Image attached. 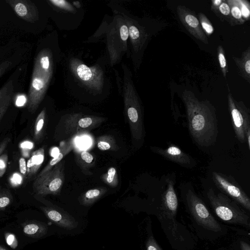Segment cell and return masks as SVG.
Here are the masks:
<instances>
[{"label": "cell", "mask_w": 250, "mask_h": 250, "mask_svg": "<svg viewBox=\"0 0 250 250\" xmlns=\"http://www.w3.org/2000/svg\"><path fill=\"white\" fill-rule=\"evenodd\" d=\"M19 168L21 174L23 178L27 177V163L24 157H21L19 161Z\"/></svg>", "instance_id": "cell-38"}, {"label": "cell", "mask_w": 250, "mask_h": 250, "mask_svg": "<svg viewBox=\"0 0 250 250\" xmlns=\"http://www.w3.org/2000/svg\"><path fill=\"white\" fill-rule=\"evenodd\" d=\"M53 5L71 12H74V7L70 3L64 0H50L49 1Z\"/></svg>", "instance_id": "cell-29"}, {"label": "cell", "mask_w": 250, "mask_h": 250, "mask_svg": "<svg viewBox=\"0 0 250 250\" xmlns=\"http://www.w3.org/2000/svg\"><path fill=\"white\" fill-rule=\"evenodd\" d=\"M64 161H61L48 171L37 176L33 183L35 193L41 195H57L64 182Z\"/></svg>", "instance_id": "cell-6"}, {"label": "cell", "mask_w": 250, "mask_h": 250, "mask_svg": "<svg viewBox=\"0 0 250 250\" xmlns=\"http://www.w3.org/2000/svg\"><path fill=\"white\" fill-rule=\"evenodd\" d=\"M228 105L232 125L237 140L245 143V135L250 131V110L242 101H236L228 87Z\"/></svg>", "instance_id": "cell-7"}, {"label": "cell", "mask_w": 250, "mask_h": 250, "mask_svg": "<svg viewBox=\"0 0 250 250\" xmlns=\"http://www.w3.org/2000/svg\"><path fill=\"white\" fill-rule=\"evenodd\" d=\"M179 187L184 195L189 211L196 223L206 229L214 232L221 231L220 224L209 211L204 202L196 194L190 183H181Z\"/></svg>", "instance_id": "cell-4"}, {"label": "cell", "mask_w": 250, "mask_h": 250, "mask_svg": "<svg viewBox=\"0 0 250 250\" xmlns=\"http://www.w3.org/2000/svg\"><path fill=\"white\" fill-rule=\"evenodd\" d=\"M240 7L244 20L248 19L250 15V6L247 0H239Z\"/></svg>", "instance_id": "cell-31"}, {"label": "cell", "mask_w": 250, "mask_h": 250, "mask_svg": "<svg viewBox=\"0 0 250 250\" xmlns=\"http://www.w3.org/2000/svg\"><path fill=\"white\" fill-rule=\"evenodd\" d=\"M70 69L83 84L90 89L100 91L104 84V72L99 66L89 67L78 59L73 58L70 61Z\"/></svg>", "instance_id": "cell-9"}, {"label": "cell", "mask_w": 250, "mask_h": 250, "mask_svg": "<svg viewBox=\"0 0 250 250\" xmlns=\"http://www.w3.org/2000/svg\"><path fill=\"white\" fill-rule=\"evenodd\" d=\"M212 7H217L221 3V2H222V0H212Z\"/></svg>", "instance_id": "cell-44"}, {"label": "cell", "mask_w": 250, "mask_h": 250, "mask_svg": "<svg viewBox=\"0 0 250 250\" xmlns=\"http://www.w3.org/2000/svg\"><path fill=\"white\" fill-rule=\"evenodd\" d=\"M94 159L93 155L86 151H81L77 153V162L84 168H87L88 166L91 167Z\"/></svg>", "instance_id": "cell-26"}, {"label": "cell", "mask_w": 250, "mask_h": 250, "mask_svg": "<svg viewBox=\"0 0 250 250\" xmlns=\"http://www.w3.org/2000/svg\"><path fill=\"white\" fill-rule=\"evenodd\" d=\"M53 74L51 52L45 49L37 56L28 94V108L35 112L43 100Z\"/></svg>", "instance_id": "cell-2"}, {"label": "cell", "mask_w": 250, "mask_h": 250, "mask_svg": "<svg viewBox=\"0 0 250 250\" xmlns=\"http://www.w3.org/2000/svg\"><path fill=\"white\" fill-rule=\"evenodd\" d=\"M40 230V227L34 224L27 225L23 229L25 233L29 235L35 234Z\"/></svg>", "instance_id": "cell-37"}, {"label": "cell", "mask_w": 250, "mask_h": 250, "mask_svg": "<svg viewBox=\"0 0 250 250\" xmlns=\"http://www.w3.org/2000/svg\"><path fill=\"white\" fill-rule=\"evenodd\" d=\"M218 59L219 64L223 76L226 78L228 72L227 62L225 57V51L221 45H219L217 48Z\"/></svg>", "instance_id": "cell-27"}, {"label": "cell", "mask_w": 250, "mask_h": 250, "mask_svg": "<svg viewBox=\"0 0 250 250\" xmlns=\"http://www.w3.org/2000/svg\"><path fill=\"white\" fill-rule=\"evenodd\" d=\"M239 71V74L248 83L250 82V48L249 47L241 57H233Z\"/></svg>", "instance_id": "cell-20"}, {"label": "cell", "mask_w": 250, "mask_h": 250, "mask_svg": "<svg viewBox=\"0 0 250 250\" xmlns=\"http://www.w3.org/2000/svg\"><path fill=\"white\" fill-rule=\"evenodd\" d=\"M104 119L95 116L84 115L80 113L67 115L62 121V132L64 135H74L82 131H88L100 125Z\"/></svg>", "instance_id": "cell-10"}, {"label": "cell", "mask_w": 250, "mask_h": 250, "mask_svg": "<svg viewBox=\"0 0 250 250\" xmlns=\"http://www.w3.org/2000/svg\"><path fill=\"white\" fill-rule=\"evenodd\" d=\"M199 18V22L203 30H204L208 35L212 34L213 32V26L205 15L202 13H200Z\"/></svg>", "instance_id": "cell-28"}, {"label": "cell", "mask_w": 250, "mask_h": 250, "mask_svg": "<svg viewBox=\"0 0 250 250\" xmlns=\"http://www.w3.org/2000/svg\"><path fill=\"white\" fill-rule=\"evenodd\" d=\"M11 139L9 138H6L0 143V156L5 150L8 144L10 142Z\"/></svg>", "instance_id": "cell-39"}, {"label": "cell", "mask_w": 250, "mask_h": 250, "mask_svg": "<svg viewBox=\"0 0 250 250\" xmlns=\"http://www.w3.org/2000/svg\"><path fill=\"white\" fill-rule=\"evenodd\" d=\"M146 250H162L153 236H150L146 243Z\"/></svg>", "instance_id": "cell-34"}, {"label": "cell", "mask_w": 250, "mask_h": 250, "mask_svg": "<svg viewBox=\"0 0 250 250\" xmlns=\"http://www.w3.org/2000/svg\"><path fill=\"white\" fill-rule=\"evenodd\" d=\"M44 159V149L43 147L34 151L27 163V177L30 178L35 176L41 167Z\"/></svg>", "instance_id": "cell-17"}, {"label": "cell", "mask_w": 250, "mask_h": 250, "mask_svg": "<svg viewBox=\"0 0 250 250\" xmlns=\"http://www.w3.org/2000/svg\"><path fill=\"white\" fill-rule=\"evenodd\" d=\"M177 13L181 22L190 34L206 44L208 43L199 20L189 9L185 6L178 5Z\"/></svg>", "instance_id": "cell-12"}, {"label": "cell", "mask_w": 250, "mask_h": 250, "mask_svg": "<svg viewBox=\"0 0 250 250\" xmlns=\"http://www.w3.org/2000/svg\"><path fill=\"white\" fill-rule=\"evenodd\" d=\"M185 104L188 126L191 137L198 146L207 147L214 145L218 135V122L214 106L208 101H200L190 91L182 95Z\"/></svg>", "instance_id": "cell-1"}, {"label": "cell", "mask_w": 250, "mask_h": 250, "mask_svg": "<svg viewBox=\"0 0 250 250\" xmlns=\"http://www.w3.org/2000/svg\"><path fill=\"white\" fill-rule=\"evenodd\" d=\"M26 101V98L25 96L21 95L19 96L16 101V104L18 106H21L23 105Z\"/></svg>", "instance_id": "cell-40"}, {"label": "cell", "mask_w": 250, "mask_h": 250, "mask_svg": "<svg viewBox=\"0 0 250 250\" xmlns=\"http://www.w3.org/2000/svg\"><path fill=\"white\" fill-rule=\"evenodd\" d=\"M20 147L21 149L23 156L28 157L30 151L34 147V144L32 142L25 141L20 144Z\"/></svg>", "instance_id": "cell-32"}, {"label": "cell", "mask_w": 250, "mask_h": 250, "mask_svg": "<svg viewBox=\"0 0 250 250\" xmlns=\"http://www.w3.org/2000/svg\"><path fill=\"white\" fill-rule=\"evenodd\" d=\"M103 181L111 187H116L119 183L116 168L110 167L104 175Z\"/></svg>", "instance_id": "cell-25"}, {"label": "cell", "mask_w": 250, "mask_h": 250, "mask_svg": "<svg viewBox=\"0 0 250 250\" xmlns=\"http://www.w3.org/2000/svg\"><path fill=\"white\" fill-rule=\"evenodd\" d=\"M23 180V178L22 175L17 172L13 173L10 179V183L14 187L21 185Z\"/></svg>", "instance_id": "cell-36"}, {"label": "cell", "mask_w": 250, "mask_h": 250, "mask_svg": "<svg viewBox=\"0 0 250 250\" xmlns=\"http://www.w3.org/2000/svg\"><path fill=\"white\" fill-rule=\"evenodd\" d=\"M2 71H3V69L2 68L0 67V73Z\"/></svg>", "instance_id": "cell-45"}, {"label": "cell", "mask_w": 250, "mask_h": 250, "mask_svg": "<svg viewBox=\"0 0 250 250\" xmlns=\"http://www.w3.org/2000/svg\"><path fill=\"white\" fill-rule=\"evenodd\" d=\"M74 147V141L72 138L64 143L61 142L60 146L59 154L51 160L46 167L42 170L38 176H40L52 168L56 165L60 163L65 155L68 154Z\"/></svg>", "instance_id": "cell-19"}, {"label": "cell", "mask_w": 250, "mask_h": 250, "mask_svg": "<svg viewBox=\"0 0 250 250\" xmlns=\"http://www.w3.org/2000/svg\"><path fill=\"white\" fill-rule=\"evenodd\" d=\"M150 148L152 152L164 159L187 168H192L197 164L193 157L173 144H169L166 148L151 146Z\"/></svg>", "instance_id": "cell-11"}, {"label": "cell", "mask_w": 250, "mask_h": 250, "mask_svg": "<svg viewBox=\"0 0 250 250\" xmlns=\"http://www.w3.org/2000/svg\"><path fill=\"white\" fill-rule=\"evenodd\" d=\"M14 240V236L12 234L9 235L7 239V243L9 245H11Z\"/></svg>", "instance_id": "cell-43"}, {"label": "cell", "mask_w": 250, "mask_h": 250, "mask_svg": "<svg viewBox=\"0 0 250 250\" xmlns=\"http://www.w3.org/2000/svg\"><path fill=\"white\" fill-rule=\"evenodd\" d=\"M107 191V188L104 187L88 190L81 196L80 203L83 206H90L104 195Z\"/></svg>", "instance_id": "cell-21"}, {"label": "cell", "mask_w": 250, "mask_h": 250, "mask_svg": "<svg viewBox=\"0 0 250 250\" xmlns=\"http://www.w3.org/2000/svg\"><path fill=\"white\" fill-rule=\"evenodd\" d=\"M226 1L230 8L231 17L237 23H243L245 20L242 17L239 0H229Z\"/></svg>", "instance_id": "cell-24"}, {"label": "cell", "mask_w": 250, "mask_h": 250, "mask_svg": "<svg viewBox=\"0 0 250 250\" xmlns=\"http://www.w3.org/2000/svg\"><path fill=\"white\" fill-rule=\"evenodd\" d=\"M8 157L6 154H3L0 156V177H1L5 172Z\"/></svg>", "instance_id": "cell-35"}, {"label": "cell", "mask_w": 250, "mask_h": 250, "mask_svg": "<svg viewBox=\"0 0 250 250\" xmlns=\"http://www.w3.org/2000/svg\"><path fill=\"white\" fill-rule=\"evenodd\" d=\"M11 199V194L8 190L0 191V208L7 206L10 203Z\"/></svg>", "instance_id": "cell-30"}, {"label": "cell", "mask_w": 250, "mask_h": 250, "mask_svg": "<svg viewBox=\"0 0 250 250\" xmlns=\"http://www.w3.org/2000/svg\"><path fill=\"white\" fill-rule=\"evenodd\" d=\"M13 94V82L9 81L0 89V122L11 104Z\"/></svg>", "instance_id": "cell-18"}, {"label": "cell", "mask_w": 250, "mask_h": 250, "mask_svg": "<svg viewBox=\"0 0 250 250\" xmlns=\"http://www.w3.org/2000/svg\"><path fill=\"white\" fill-rule=\"evenodd\" d=\"M128 30V35L135 51H139L143 46L146 39L147 35L145 31L139 25L134 23L130 20L125 17Z\"/></svg>", "instance_id": "cell-16"}, {"label": "cell", "mask_w": 250, "mask_h": 250, "mask_svg": "<svg viewBox=\"0 0 250 250\" xmlns=\"http://www.w3.org/2000/svg\"><path fill=\"white\" fill-rule=\"evenodd\" d=\"M97 147L102 151L114 150L117 147L115 139L111 136L104 135L97 140Z\"/></svg>", "instance_id": "cell-23"}, {"label": "cell", "mask_w": 250, "mask_h": 250, "mask_svg": "<svg viewBox=\"0 0 250 250\" xmlns=\"http://www.w3.org/2000/svg\"><path fill=\"white\" fill-rule=\"evenodd\" d=\"M165 181L166 189L162 196V209L167 217L172 218L176 215L178 207V198L175 189V174L167 175Z\"/></svg>", "instance_id": "cell-13"}, {"label": "cell", "mask_w": 250, "mask_h": 250, "mask_svg": "<svg viewBox=\"0 0 250 250\" xmlns=\"http://www.w3.org/2000/svg\"><path fill=\"white\" fill-rule=\"evenodd\" d=\"M217 8V10L219 11L222 15L224 16H229L230 15V8L227 1L223 0L218 7H212V8Z\"/></svg>", "instance_id": "cell-33"}, {"label": "cell", "mask_w": 250, "mask_h": 250, "mask_svg": "<svg viewBox=\"0 0 250 250\" xmlns=\"http://www.w3.org/2000/svg\"><path fill=\"white\" fill-rule=\"evenodd\" d=\"M17 15L22 19L34 22L39 19L38 12L35 4L29 0H16L6 1Z\"/></svg>", "instance_id": "cell-14"}, {"label": "cell", "mask_w": 250, "mask_h": 250, "mask_svg": "<svg viewBox=\"0 0 250 250\" xmlns=\"http://www.w3.org/2000/svg\"><path fill=\"white\" fill-rule=\"evenodd\" d=\"M124 97L132 137L136 142H141L145 136L143 111L133 85L127 80H125Z\"/></svg>", "instance_id": "cell-5"}, {"label": "cell", "mask_w": 250, "mask_h": 250, "mask_svg": "<svg viewBox=\"0 0 250 250\" xmlns=\"http://www.w3.org/2000/svg\"><path fill=\"white\" fill-rule=\"evenodd\" d=\"M43 210L47 217L60 227L71 230L78 226V223L75 219L63 210L50 208H44Z\"/></svg>", "instance_id": "cell-15"}, {"label": "cell", "mask_w": 250, "mask_h": 250, "mask_svg": "<svg viewBox=\"0 0 250 250\" xmlns=\"http://www.w3.org/2000/svg\"><path fill=\"white\" fill-rule=\"evenodd\" d=\"M46 116L45 109L43 108L37 116L34 130V139L38 141L42 138L43 134Z\"/></svg>", "instance_id": "cell-22"}, {"label": "cell", "mask_w": 250, "mask_h": 250, "mask_svg": "<svg viewBox=\"0 0 250 250\" xmlns=\"http://www.w3.org/2000/svg\"><path fill=\"white\" fill-rule=\"evenodd\" d=\"M240 247L241 250H250V245L245 241H240Z\"/></svg>", "instance_id": "cell-41"}, {"label": "cell", "mask_w": 250, "mask_h": 250, "mask_svg": "<svg viewBox=\"0 0 250 250\" xmlns=\"http://www.w3.org/2000/svg\"><path fill=\"white\" fill-rule=\"evenodd\" d=\"M212 179L215 186L221 192L248 211H250V199L233 176L213 171Z\"/></svg>", "instance_id": "cell-8"}, {"label": "cell", "mask_w": 250, "mask_h": 250, "mask_svg": "<svg viewBox=\"0 0 250 250\" xmlns=\"http://www.w3.org/2000/svg\"><path fill=\"white\" fill-rule=\"evenodd\" d=\"M51 155L54 157H56L60 152V148H58L57 147L53 148L51 151Z\"/></svg>", "instance_id": "cell-42"}, {"label": "cell", "mask_w": 250, "mask_h": 250, "mask_svg": "<svg viewBox=\"0 0 250 250\" xmlns=\"http://www.w3.org/2000/svg\"><path fill=\"white\" fill-rule=\"evenodd\" d=\"M208 199L216 215L225 222L250 227V217L238 204L222 192L215 193L210 188L207 192Z\"/></svg>", "instance_id": "cell-3"}]
</instances>
